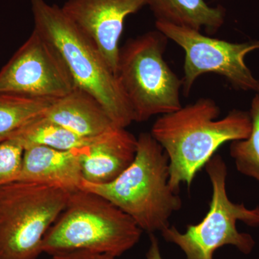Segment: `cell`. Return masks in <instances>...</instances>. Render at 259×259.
Instances as JSON below:
<instances>
[{
    "mask_svg": "<svg viewBox=\"0 0 259 259\" xmlns=\"http://www.w3.org/2000/svg\"><path fill=\"white\" fill-rule=\"evenodd\" d=\"M220 113L214 100L200 98L162 115L153 123L151 134L168 156V184L177 193L182 184L190 187L197 172L222 145L249 136L252 129L249 112L233 110L218 120Z\"/></svg>",
    "mask_w": 259,
    "mask_h": 259,
    "instance_id": "cell-1",
    "label": "cell"
},
{
    "mask_svg": "<svg viewBox=\"0 0 259 259\" xmlns=\"http://www.w3.org/2000/svg\"><path fill=\"white\" fill-rule=\"evenodd\" d=\"M96 139L81 137L42 115L19 130L10 139L21 145L24 149L29 146H42L61 151H71L87 147Z\"/></svg>",
    "mask_w": 259,
    "mask_h": 259,
    "instance_id": "cell-15",
    "label": "cell"
},
{
    "mask_svg": "<svg viewBox=\"0 0 259 259\" xmlns=\"http://www.w3.org/2000/svg\"><path fill=\"white\" fill-rule=\"evenodd\" d=\"M169 161L151 133L137 138L134 161L110 183L95 185L83 181L79 189L105 197L134 220L149 234L169 227L173 213L180 210L182 199L172 190Z\"/></svg>",
    "mask_w": 259,
    "mask_h": 259,
    "instance_id": "cell-2",
    "label": "cell"
},
{
    "mask_svg": "<svg viewBox=\"0 0 259 259\" xmlns=\"http://www.w3.org/2000/svg\"><path fill=\"white\" fill-rule=\"evenodd\" d=\"M136 150L137 138L123 127L99 136L81 158L83 181L95 185L112 182L132 163Z\"/></svg>",
    "mask_w": 259,
    "mask_h": 259,
    "instance_id": "cell-12",
    "label": "cell"
},
{
    "mask_svg": "<svg viewBox=\"0 0 259 259\" xmlns=\"http://www.w3.org/2000/svg\"><path fill=\"white\" fill-rule=\"evenodd\" d=\"M147 0H67L61 9L96 46L116 74L124 22Z\"/></svg>",
    "mask_w": 259,
    "mask_h": 259,
    "instance_id": "cell-10",
    "label": "cell"
},
{
    "mask_svg": "<svg viewBox=\"0 0 259 259\" xmlns=\"http://www.w3.org/2000/svg\"><path fill=\"white\" fill-rule=\"evenodd\" d=\"M49 259H117V257L88 250H75L67 253L50 255Z\"/></svg>",
    "mask_w": 259,
    "mask_h": 259,
    "instance_id": "cell-19",
    "label": "cell"
},
{
    "mask_svg": "<svg viewBox=\"0 0 259 259\" xmlns=\"http://www.w3.org/2000/svg\"><path fill=\"white\" fill-rule=\"evenodd\" d=\"M88 148L89 146L71 151H61L47 146H29L24 149L18 181L71 192L79 190L83 180L81 158L88 152Z\"/></svg>",
    "mask_w": 259,
    "mask_h": 259,
    "instance_id": "cell-11",
    "label": "cell"
},
{
    "mask_svg": "<svg viewBox=\"0 0 259 259\" xmlns=\"http://www.w3.org/2000/svg\"><path fill=\"white\" fill-rule=\"evenodd\" d=\"M156 21L214 33L223 26L226 11L204 0H147Z\"/></svg>",
    "mask_w": 259,
    "mask_h": 259,
    "instance_id": "cell-14",
    "label": "cell"
},
{
    "mask_svg": "<svg viewBox=\"0 0 259 259\" xmlns=\"http://www.w3.org/2000/svg\"><path fill=\"white\" fill-rule=\"evenodd\" d=\"M53 102L0 93V143L11 139L30 121L44 115Z\"/></svg>",
    "mask_w": 259,
    "mask_h": 259,
    "instance_id": "cell-16",
    "label": "cell"
},
{
    "mask_svg": "<svg viewBox=\"0 0 259 259\" xmlns=\"http://www.w3.org/2000/svg\"><path fill=\"white\" fill-rule=\"evenodd\" d=\"M167 40L157 30L130 39L120 48L116 76L136 122H145L182 107V80L163 59Z\"/></svg>",
    "mask_w": 259,
    "mask_h": 259,
    "instance_id": "cell-5",
    "label": "cell"
},
{
    "mask_svg": "<svg viewBox=\"0 0 259 259\" xmlns=\"http://www.w3.org/2000/svg\"><path fill=\"white\" fill-rule=\"evenodd\" d=\"M44 116L86 139H95L118 127L96 98L78 88L53 102Z\"/></svg>",
    "mask_w": 259,
    "mask_h": 259,
    "instance_id": "cell-13",
    "label": "cell"
},
{
    "mask_svg": "<svg viewBox=\"0 0 259 259\" xmlns=\"http://www.w3.org/2000/svg\"><path fill=\"white\" fill-rule=\"evenodd\" d=\"M204 167L212 187L205 217L197 224L189 225L185 233L169 226L161 231L162 236L178 245L187 259H213L214 252L227 245L236 247L243 254H250L255 247L254 239L248 233L238 231L236 223L241 221L246 226L258 227L259 207L248 208L228 198V168L222 156L214 154Z\"/></svg>",
    "mask_w": 259,
    "mask_h": 259,
    "instance_id": "cell-6",
    "label": "cell"
},
{
    "mask_svg": "<svg viewBox=\"0 0 259 259\" xmlns=\"http://www.w3.org/2000/svg\"><path fill=\"white\" fill-rule=\"evenodd\" d=\"M23 153V146L14 140L0 143V187L18 180Z\"/></svg>",
    "mask_w": 259,
    "mask_h": 259,
    "instance_id": "cell-18",
    "label": "cell"
},
{
    "mask_svg": "<svg viewBox=\"0 0 259 259\" xmlns=\"http://www.w3.org/2000/svg\"><path fill=\"white\" fill-rule=\"evenodd\" d=\"M146 259H163L157 238L153 234H150V245L146 254Z\"/></svg>",
    "mask_w": 259,
    "mask_h": 259,
    "instance_id": "cell-20",
    "label": "cell"
},
{
    "mask_svg": "<svg viewBox=\"0 0 259 259\" xmlns=\"http://www.w3.org/2000/svg\"><path fill=\"white\" fill-rule=\"evenodd\" d=\"M34 29L59 50L76 88L93 95L116 125L126 128L135 122L117 76L95 44L65 14L61 7L31 0Z\"/></svg>",
    "mask_w": 259,
    "mask_h": 259,
    "instance_id": "cell-3",
    "label": "cell"
},
{
    "mask_svg": "<svg viewBox=\"0 0 259 259\" xmlns=\"http://www.w3.org/2000/svg\"><path fill=\"white\" fill-rule=\"evenodd\" d=\"M70 193L20 181L0 187V259H37Z\"/></svg>",
    "mask_w": 259,
    "mask_h": 259,
    "instance_id": "cell-7",
    "label": "cell"
},
{
    "mask_svg": "<svg viewBox=\"0 0 259 259\" xmlns=\"http://www.w3.org/2000/svg\"><path fill=\"white\" fill-rule=\"evenodd\" d=\"M249 113L251 132L246 139L231 142L230 154L240 173L259 183V93L252 100Z\"/></svg>",
    "mask_w": 259,
    "mask_h": 259,
    "instance_id": "cell-17",
    "label": "cell"
},
{
    "mask_svg": "<svg viewBox=\"0 0 259 259\" xmlns=\"http://www.w3.org/2000/svg\"><path fill=\"white\" fill-rule=\"evenodd\" d=\"M156 29L185 53L182 88L186 95L199 76L213 73L226 78L235 88L259 93V81L245 57L259 49V40L234 44L204 35L199 30L156 21Z\"/></svg>",
    "mask_w": 259,
    "mask_h": 259,
    "instance_id": "cell-8",
    "label": "cell"
},
{
    "mask_svg": "<svg viewBox=\"0 0 259 259\" xmlns=\"http://www.w3.org/2000/svg\"><path fill=\"white\" fill-rule=\"evenodd\" d=\"M142 233L111 202L79 189L70 193L64 210L48 231L42 251L53 255L88 250L117 258L139 243Z\"/></svg>",
    "mask_w": 259,
    "mask_h": 259,
    "instance_id": "cell-4",
    "label": "cell"
},
{
    "mask_svg": "<svg viewBox=\"0 0 259 259\" xmlns=\"http://www.w3.org/2000/svg\"><path fill=\"white\" fill-rule=\"evenodd\" d=\"M76 88L55 46L33 29L0 71V93L55 101Z\"/></svg>",
    "mask_w": 259,
    "mask_h": 259,
    "instance_id": "cell-9",
    "label": "cell"
}]
</instances>
